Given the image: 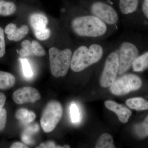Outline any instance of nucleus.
I'll use <instances>...</instances> for the list:
<instances>
[{"mask_svg":"<svg viewBox=\"0 0 148 148\" xmlns=\"http://www.w3.org/2000/svg\"><path fill=\"white\" fill-rule=\"evenodd\" d=\"M71 17L69 28L78 43L106 40L117 31L83 8Z\"/></svg>","mask_w":148,"mask_h":148,"instance_id":"1","label":"nucleus"},{"mask_svg":"<svg viewBox=\"0 0 148 148\" xmlns=\"http://www.w3.org/2000/svg\"><path fill=\"white\" fill-rule=\"evenodd\" d=\"M119 61L118 75L126 73L135 58L148 50V36L143 33L127 29L115 40Z\"/></svg>","mask_w":148,"mask_h":148,"instance_id":"2","label":"nucleus"},{"mask_svg":"<svg viewBox=\"0 0 148 148\" xmlns=\"http://www.w3.org/2000/svg\"><path fill=\"white\" fill-rule=\"evenodd\" d=\"M78 44L73 52L70 66L71 70L75 73L84 71L99 63L114 46L115 40Z\"/></svg>","mask_w":148,"mask_h":148,"instance_id":"3","label":"nucleus"},{"mask_svg":"<svg viewBox=\"0 0 148 148\" xmlns=\"http://www.w3.org/2000/svg\"><path fill=\"white\" fill-rule=\"evenodd\" d=\"M83 8L101 19L107 25L118 30L120 17L110 0H107V1L101 0L93 1L88 4L83 5Z\"/></svg>","mask_w":148,"mask_h":148,"instance_id":"4","label":"nucleus"},{"mask_svg":"<svg viewBox=\"0 0 148 148\" xmlns=\"http://www.w3.org/2000/svg\"><path fill=\"white\" fill-rule=\"evenodd\" d=\"M74 50L70 47L61 49L53 47L49 49V53L50 71L53 77L58 78L67 75L71 66Z\"/></svg>","mask_w":148,"mask_h":148,"instance_id":"5","label":"nucleus"},{"mask_svg":"<svg viewBox=\"0 0 148 148\" xmlns=\"http://www.w3.org/2000/svg\"><path fill=\"white\" fill-rule=\"evenodd\" d=\"M116 44L107 53L100 78V84L104 88L110 87L118 75L119 61Z\"/></svg>","mask_w":148,"mask_h":148,"instance_id":"6","label":"nucleus"},{"mask_svg":"<svg viewBox=\"0 0 148 148\" xmlns=\"http://www.w3.org/2000/svg\"><path fill=\"white\" fill-rule=\"evenodd\" d=\"M63 109L58 101H50L45 106L40 119L41 126L46 133L53 131L61 120Z\"/></svg>","mask_w":148,"mask_h":148,"instance_id":"7","label":"nucleus"},{"mask_svg":"<svg viewBox=\"0 0 148 148\" xmlns=\"http://www.w3.org/2000/svg\"><path fill=\"white\" fill-rule=\"evenodd\" d=\"M121 76L110 86V90L114 95H125L131 91L138 90L142 86L143 81L137 75L126 73Z\"/></svg>","mask_w":148,"mask_h":148,"instance_id":"8","label":"nucleus"},{"mask_svg":"<svg viewBox=\"0 0 148 148\" xmlns=\"http://www.w3.org/2000/svg\"><path fill=\"white\" fill-rule=\"evenodd\" d=\"M140 0H119L116 8L121 21L127 29L132 30L134 18L140 4Z\"/></svg>","mask_w":148,"mask_h":148,"instance_id":"9","label":"nucleus"},{"mask_svg":"<svg viewBox=\"0 0 148 148\" xmlns=\"http://www.w3.org/2000/svg\"><path fill=\"white\" fill-rule=\"evenodd\" d=\"M13 100L19 105L26 103H34L41 98L39 92L36 89L30 86H26L19 88L13 94Z\"/></svg>","mask_w":148,"mask_h":148,"instance_id":"10","label":"nucleus"},{"mask_svg":"<svg viewBox=\"0 0 148 148\" xmlns=\"http://www.w3.org/2000/svg\"><path fill=\"white\" fill-rule=\"evenodd\" d=\"M105 105L107 109L116 114L120 121L122 123H126L132 115L131 111L125 106L113 101H106Z\"/></svg>","mask_w":148,"mask_h":148,"instance_id":"11","label":"nucleus"},{"mask_svg":"<svg viewBox=\"0 0 148 148\" xmlns=\"http://www.w3.org/2000/svg\"><path fill=\"white\" fill-rule=\"evenodd\" d=\"M48 22L47 17L42 14H33L29 17V22L34 31L45 29Z\"/></svg>","mask_w":148,"mask_h":148,"instance_id":"12","label":"nucleus"},{"mask_svg":"<svg viewBox=\"0 0 148 148\" xmlns=\"http://www.w3.org/2000/svg\"><path fill=\"white\" fill-rule=\"evenodd\" d=\"M148 67V50L138 56L132 62L131 68L132 71L137 73H140L146 71Z\"/></svg>","mask_w":148,"mask_h":148,"instance_id":"13","label":"nucleus"},{"mask_svg":"<svg viewBox=\"0 0 148 148\" xmlns=\"http://www.w3.org/2000/svg\"><path fill=\"white\" fill-rule=\"evenodd\" d=\"M15 78L12 74L0 71V89H9L15 84Z\"/></svg>","mask_w":148,"mask_h":148,"instance_id":"14","label":"nucleus"},{"mask_svg":"<svg viewBox=\"0 0 148 148\" xmlns=\"http://www.w3.org/2000/svg\"><path fill=\"white\" fill-rule=\"evenodd\" d=\"M126 104L130 108L136 110H145L148 109L147 101L140 97L130 98L126 101Z\"/></svg>","mask_w":148,"mask_h":148,"instance_id":"15","label":"nucleus"},{"mask_svg":"<svg viewBox=\"0 0 148 148\" xmlns=\"http://www.w3.org/2000/svg\"><path fill=\"white\" fill-rule=\"evenodd\" d=\"M15 117L22 123H29L34 120L36 115L32 111H29L25 108H21L16 111Z\"/></svg>","mask_w":148,"mask_h":148,"instance_id":"16","label":"nucleus"},{"mask_svg":"<svg viewBox=\"0 0 148 148\" xmlns=\"http://www.w3.org/2000/svg\"><path fill=\"white\" fill-rule=\"evenodd\" d=\"M16 10V5L14 3L0 0V16H10L15 13Z\"/></svg>","mask_w":148,"mask_h":148,"instance_id":"17","label":"nucleus"},{"mask_svg":"<svg viewBox=\"0 0 148 148\" xmlns=\"http://www.w3.org/2000/svg\"><path fill=\"white\" fill-rule=\"evenodd\" d=\"M95 148H114L112 137L108 133L102 134L98 138Z\"/></svg>","mask_w":148,"mask_h":148,"instance_id":"18","label":"nucleus"},{"mask_svg":"<svg viewBox=\"0 0 148 148\" xmlns=\"http://www.w3.org/2000/svg\"><path fill=\"white\" fill-rule=\"evenodd\" d=\"M29 31L28 26L23 25L20 28H17L12 34L8 35V38L10 40L19 41L28 34Z\"/></svg>","mask_w":148,"mask_h":148,"instance_id":"19","label":"nucleus"},{"mask_svg":"<svg viewBox=\"0 0 148 148\" xmlns=\"http://www.w3.org/2000/svg\"><path fill=\"white\" fill-rule=\"evenodd\" d=\"M70 114L72 122L77 123L81 120V114L79 109L75 103L71 104L70 108Z\"/></svg>","mask_w":148,"mask_h":148,"instance_id":"20","label":"nucleus"},{"mask_svg":"<svg viewBox=\"0 0 148 148\" xmlns=\"http://www.w3.org/2000/svg\"><path fill=\"white\" fill-rule=\"evenodd\" d=\"M22 48L18 51L21 57H27L32 55V42L29 40H25L21 43Z\"/></svg>","mask_w":148,"mask_h":148,"instance_id":"21","label":"nucleus"},{"mask_svg":"<svg viewBox=\"0 0 148 148\" xmlns=\"http://www.w3.org/2000/svg\"><path fill=\"white\" fill-rule=\"evenodd\" d=\"M148 125V116H147L144 122L135 126V131L136 134L142 138L147 136Z\"/></svg>","mask_w":148,"mask_h":148,"instance_id":"22","label":"nucleus"},{"mask_svg":"<svg viewBox=\"0 0 148 148\" xmlns=\"http://www.w3.org/2000/svg\"><path fill=\"white\" fill-rule=\"evenodd\" d=\"M32 54L36 56H43L46 54V51L43 47L36 40H34L32 42Z\"/></svg>","mask_w":148,"mask_h":148,"instance_id":"23","label":"nucleus"},{"mask_svg":"<svg viewBox=\"0 0 148 148\" xmlns=\"http://www.w3.org/2000/svg\"><path fill=\"white\" fill-rule=\"evenodd\" d=\"M34 33L37 38L41 41L47 40L50 38L51 35L50 30L47 28L34 31Z\"/></svg>","mask_w":148,"mask_h":148,"instance_id":"24","label":"nucleus"},{"mask_svg":"<svg viewBox=\"0 0 148 148\" xmlns=\"http://www.w3.org/2000/svg\"><path fill=\"white\" fill-rule=\"evenodd\" d=\"M20 60L24 76L27 78L31 77L33 76V73L29 61L26 58H21Z\"/></svg>","mask_w":148,"mask_h":148,"instance_id":"25","label":"nucleus"},{"mask_svg":"<svg viewBox=\"0 0 148 148\" xmlns=\"http://www.w3.org/2000/svg\"><path fill=\"white\" fill-rule=\"evenodd\" d=\"M5 53V42L4 31L0 27V58L4 56Z\"/></svg>","mask_w":148,"mask_h":148,"instance_id":"26","label":"nucleus"},{"mask_svg":"<svg viewBox=\"0 0 148 148\" xmlns=\"http://www.w3.org/2000/svg\"><path fill=\"white\" fill-rule=\"evenodd\" d=\"M6 110L5 109L3 108L0 111V132L3 131L5 127L7 121Z\"/></svg>","mask_w":148,"mask_h":148,"instance_id":"27","label":"nucleus"},{"mask_svg":"<svg viewBox=\"0 0 148 148\" xmlns=\"http://www.w3.org/2000/svg\"><path fill=\"white\" fill-rule=\"evenodd\" d=\"M36 148H64L63 147L61 146H56V145L55 143L52 141H49L47 143H42L40 144V146L38 147H37Z\"/></svg>","mask_w":148,"mask_h":148,"instance_id":"28","label":"nucleus"},{"mask_svg":"<svg viewBox=\"0 0 148 148\" xmlns=\"http://www.w3.org/2000/svg\"><path fill=\"white\" fill-rule=\"evenodd\" d=\"M17 29L16 25L15 24L11 23L7 25L5 29V32L7 35L12 34Z\"/></svg>","mask_w":148,"mask_h":148,"instance_id":"29","label":"nucleus"},{"mask_svg":"<svg viewBox=\"0 0 148 148\" xmlns=\"http://www.w3.org/2000/svg\"><path fill=\"white\" fill-rule=\"evenodd\" d=\"M6 100L5 95L2 92H0V111L3 108L5 104Z\"/></svg>","mask_w":148,"mask_h":148,"instance_id":"30","label":"nucleus"},{"mask_svg":"<svg viewBox=\"0 0 148 148\" xmlns=\"http://www.w3.org/2000/svg\"><path fill=\"white\" fill-rule=\"evenodd\" d=\"M11 148H27L28 147L26 145L19 142L14 143L10 147Z\"/></svg>","mask_w":148,"mask_h":148,"instance_id":"31","label":"nucleus"}]
</instances>
